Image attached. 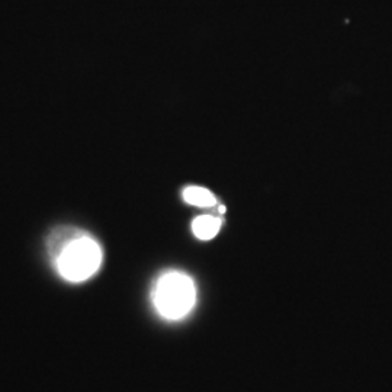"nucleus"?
<instances>
[{
	"mask_svg": "<svg viewBox=\"0 0 392 392\" xmlns=\"http://www.w3.org/2000/svg\"><path fill=\"white\" fill-rule=\"evenodd\" d=\"M102 249L88 233L77 237L54 260L57 272L65 281L79 283L88 281L102 265Z\"/></svg>",
	"mask_w": 392,
	"mask_h": 392,
	"instance_id": "nucleus-2",
	"label": "nucleus"
},
{
	"mask_svg": "<svg viewBox=\"0 0 392 392\" xmlns=\"http://www.w3.org/2000/svg\"><path fill=\"white\" fill-rule=\"evenodd\" d=\"M221 228V219L212 215H202L195 218L192 223V231L199 240H211Z\"/></svg>",
	"mask_w": 392,
	"mask_h": 392,
	"instance_id": "nucleus-4",
	"label": "nucleus"
},
{
	"mask_svg": "<svg viewBox=\"0 0 392 392\" xmlns=\"http://www.w3.org/2000/svg\"><path fill=\"white\" fill-rule=\"evenodd\" d=\"M183 198L187 203H191V205H195V207H201V208H210V207H214L217 203L214 194L201 186L186 187V189L183 191Z\"/></svg>",
	"mask_w": 392,
	"mask_h": 392,
	"instance_id": "nucleus-5",
	"label": "nucleus"
},
{
	"mask_svg": "<svg viewBox=\"0 0 392 392\" xmlns=\"http://www.w3.org/2000/svg\"><path fill=\"white\" fill-rule=\"evenodd\" d=\"M84 231L75 227H58L48 235L47 240V251L51 260H56L61 251L69 246L77 237L83 235Z\"/></svg>",
	"mask_w": 392,
	"mask_h": 392,
	"instance_id": "nucleus-3",
	"label": "nucleus"
},
{
	"mask_svg": "<svg viewBox=\"0 0 392 392\" xmlns=\"http://www.w3.org/2000/svg\"><path fill=\"white\" fill-rule=\"evenodd\" d=\"M152 302L162 317L182 320L192 311L196 302V288L192 278L182 272H167L156 282Z\"/></svg>",
	"mask_w": 392,
	"mask_h": 392,
	"instance_id": "nucleus-1",
	"label": "nucleus"
}]
</instances>
